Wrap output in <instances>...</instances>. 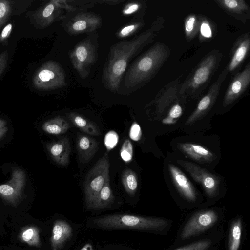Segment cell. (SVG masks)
<instances>
[{"instance_id": "1", "label": "cell", "mask_w": 250, "mask_h": 250, "mask_svg": "<svg viewBox=\"0 0 250 250\" xmlns=\"http://www.w3.org/2000/svg\"><path fill=\"white\" fill-rule=\"evenodd\" d=\"M164 19L158 16L145 31L130 40L122 41L111 47L102 78L106 89L113 93L118 92L129 62L143 48L153 42L164 28Z\"/></svg>"}, {"instance_id": "2", "label": "cell", "mask_w": 250, "mask_h": 250, "mask_svg": "<svg viewBox=\"0 0 250 250\" xmlns=\"http://www.w3.org/2000/svg\"><path fill=\"white\" fill-rule=\"evenodd\" d=\"M171 54L169 47L157 42L130 65L118 93L128 95L147 84L158 73Z\"/></svg>"}, {"instance_id": "3", "label": "cell", "mask_w": 250, "mask_h": 250, "mask_svg": "<svg viewBox=\"0 0 250 250\" xmlns=\"http://www.w3.org/2000/svg\"><path fill=\"white\" fill-rule=\"evenodd\" d=\"M223 55L219 49L208 53L181 83L179 95L182 101L197 99L205 90L213 76L218 70Z\"/></svg>"}, {"instance_id": "4", "label": "cell", "mask_w": 250, "mask_h": 250, "mask_svg": "<svg viewBox=\"0 0 250 250\" xmlns=\"http://www.w3.org/2000/svg\"><path fill=\"white\" fill-rule=\"evenodd\" d=\"M92 223L96 227L103 229L151 230L165 227L167 222L161 218L116 214L93 218Z\"/></svg>"}, {"instance_id": "5", "label": "cell", "mask_w": 250, "mask_h": 250, "mask_svg": "<svg viewBox=\"0 0 250 250\" xmlns=\"http://www.w3.org/2000/svg\"><path fill=\"white\" fill-rule=\"evenodd\" d=\"M108 154L105 153L86 174L83 184L85 200L88 208L109 177Z\"/></svg>"}, {"instance_id": "6", "label": "cell", "mask_w": 250, "mask_h": 250, "mask_svg": "<svg viewBox=\"0 0 250 250\" xmlns=\"http://www.w3.org/2000/svg\"><path fill=\"white\" fill-rule=\"evenodd\" d=\"M32 83L35 88L41 90H53L66 85V74L57 62L49 60L35 72Z\"/></svg>"}, {"instance_id": "7", "label": "cell", "mask_w": 250, "mask_h": 250, "mask_svg": "<svg viewBox=\"0 0 250 250\" xmlns=\"http://www.w3.org/2000/svg\"><path fill=\"white\" fill-rule=\"evenodd\" d=\"M97 46L90 39H85L77 43L70 52L73 67L82 79L90 74L97 58Z\"/></svg>"}, {"instance_id": "8", "label": "cell", "mask_w": 250, "mask_h": 250, "mask_svg": "<svg viewBox=\"0 0 250 250\" xmlns=\"http://www.w3.org/2000/svg\"><path fill=\"white\" fill-rule=\"evenodd\" d=\"M77 8L67 0H51L35 11L32 18L38 28H46L55 22L64 19L66 13L75 11Z\"/></svg>"}, {"instance_id": "9", "label": "cell", "mask_w": 250, "mask_h": 250, "mask_svg": "<svg viewBox=\"0 0 250 250\" xmlns=\"http://www.w3.org/2000/svg\"><path fill=\"white\" fill-rule=\"evenodd\" d=\"M177 162L201 185L208 196L212 197L216 195L220 184L217 176L194 163L182 160H177Z\"/></svg>"}, {"instance_id": "10", "label": "cell", "mask_w": 250, "mask_h": 250, "mask_svg": "<svg viewBox=\"0 0 250 250\" xmlns=\"http://www.w3.org/2000/svg\"><path fill=\"white\" fill-rule=\"evenodd\" d=\"M228 73L226 68L221 72L216 80L209 87L208 92L200 99L195 110L186 122V125L193 124L209 111L219 94L222 84Z\"/></svg>"}, {"instance_id": "11", "label": "cell", "mask_w": 250, "mask_h": 250, "mask_svg": "<svg viewBox=\"0 0 250 250\" xmlns=\"http://www.w3.org/2000/svg\"><path fill=\"white\" fill-rule=\"evenodd\" d=\"M102 25L100 15L87 11H80L70 18L64 26L71 35L93 32Z\"/></svg>"}, {"instance_id": "12", "label": "cell", "mask_w": 250, "mask_h": 250, "mask_svg": "<svg viewBox=\"0 0 250 250\" xmlns=\"http://www.w3.org/2000/svg\"><path fill=\"white\" fill-rule=\"evenodd\" d=\"M181 83L180 77L169 82L159 90L155 98L147 104V106L154 105L156 113L161 115L172 104L182 101L179 95Z\"/></svg>"}, {"instance_id": "13", "label": "cell", "mask_w": 250, "mask_h": 250, "mask_svg": "<svg viewBox=\"0 0 250 250\" xmlns=\"http://www.w3.org/2000/svg\"><path fill=\"white\" fill-rule=\"evenodd\" d=\"M218 216L213 210L203 211L194 215L186 224L181 238L186 239L203 232L212 226L217 221Z\"/></svg>"}, {"instance_id": "14", "label": "cell", "mask_w": 250, "mask_h": 250, "mask_svg": "<svg viewBox=\"0 0 250 250\" xmlns=\"http://www.w3.org/2000/svg\"><path fill=\"white\" fill-rule=\"evenodd\" d=\"M250 83V63L237 73L230 81L225 92L223 105L227 106L234 102L245 92Z\"/></svg>"}, {"instance_id": "15", "label": "cell", "mask_w": 250, "mask_h": 250, "mask_svg": "<svg viewBox=\"0 0 250 250\" xmlns=\"http://www.w3.org/2000/svg\"><path fill=\"white\" fill-rule=\"evenodd\" d=\"M249 32L241 35L235 41L230 51V60L225 67L228 73H234L241 66L250 51Z\"/></svg>"}, {"instance_id": "16", "label": "cell", "mask_w": 250, "mask_h": 250, "mask_svg": "<svg viewBox=\"0 0 250 250\" xmlns=\"http://www.w3.org/2000/svg\"><path fill=\"white\" fill-rule=\"evenodd\" d=\"M168 168L173 182L180 194L188 200L195 201L196 199V190L188 177L173 164H169Z\"/></svg>"}, {"instance_id": "17", "label": "cell", "mask_w": 250, "mask_h": 250, "mask_svg": "<svg viewBox=\"0 0 250 250\" xmlns=\"http://www.w3.org/2000/svg\"><path fill=\"white\" fill-rule=\"evenodd\" d=\"M214 2L227 14L244 23L250 19V7L244 0H215Z\"/></svg>"}, {"instance_id": "18", "label": "cell", "mask_w": 250, "mask_h": 250, "mask_svg": "<svg viewBox=\"0 0 250 250\" xmlns=\"http://www.w3.org/2000/svg\"><path fill=\"white\" fill-rule=\"evenodd\" d=\"M70 224L63 220H57L53 224L50 239L51 250H60L72 235Z\"/></svg>"}, {"instance_id": "19", "label": "cell", "mask_w": 250, "mask_h": 250, "mask_svg": "<svg viewBox=\"0 0 250 250\" xmlns=\"http://www.w3.org/2000/svg\"><path fill=\"white\" fill-rule=\"evenodd\" d=\"M177 147L191 159L201 163H210L215 158L213 153L200 145L180 143L178 145Z\"/></svg>"}, {"instance_id": "20", "label": "cell", "mask_w": 250, "mask_h": 250, "mask_svg": "<svg viewBox=\"0 0 250 250\" xmlns=\"http://www.w3.org/2000/svg\"><path fill=\"white\" fill-rule=\"evenodd\" d=\"M98 142L93 138L82 134L77 137V148L81 162L88 163L98 150Z\"/></svg>"}, {"instance_id": "21", "label": "cell", "mask_w": 250, "mask_h": 250, "mask_svg": "<svg viewBox=\"0 0 250 250\" xmlns=\"http://www.w3.org/2000/svg\"><path fill=\"white\" fill-rule=\"evenodd\" d=\"M50 153L53 160L59 165L65 166L69 162L71 152L70 143L67 137H63L49 146Z\"/></svg>"}, {"instance_id": "22", "label": "cell", "mask_w": 250, "mask_h": 250, "mask_svg": "<svg viewBox=\"0 0 250 250\" xmlns=\"http://www.w3.org/2000/svg\"><path fill=\"white\" fill-rule=\"evenodd\" d=\"M66 115L75 126L84 133L93 136L101 134L97 124L83 115L73 112L67 113Z\"/></svg>"}, {"instance_id": "23", "label": "cell", "mask_w": 250, "mask_h": 250, "mask_svg": "<svg viewBox=\"0 0 250 250\" xmlns=\"http://www.w3.org/2000/svg\"><path fill=\"white\" fill-rule=\"evenodd\" d=\"M114 196L110 185L109 177L104 183L90 208L101 209L107 208L113 202Z\"/></svg>"}, {"instance_id": "24", "label": "cell", "mask_w": 250, "mask_h": 250, "mask_svg": "<svg viewBox=\"0 0 250 250\" xmlns=\"http://www.w3.org/2000/svg\"><path fill=\"white\" fill-rule=\"evenodd\" d=\"M18 239L21 242L30 246L39 247L41 245L40 229L33 225L22 227L18 234Z\"/></svg>"}, {"instance_id": "25", "label": "cell", "mask_w": 250, "mask_h": 250, "mask_svg": "<svg viewBox=\"0 0 250 250\" xmlns=\"http://www.w3.org/2000/svg\"><path fill=\"white\" fill-rule=\"evenodd\" d=\"M144 14L134 16L132 20L121 28L116 33L118 38H125L135 34L145 25Z\"/></svg>"}, {"instance_id": "26", "label": "cell", "mask_w": 250, "mask_h": 250, "mask_svg": "<svg viewBox=\"0 0 250 250\" xmlns=\"http://www.w3.org/2000/svg\"><path fill=\"white\" fill-rule=\"evenodd\" d=\"M203 17L196 14H190L186 18L184 22V32L188 42L192 40L199 33Z\"/></svg>"}, {"instance_id": "27", "label": "cell", "mask_w": 250, "mask_h": 250, "mask_svg": "<svg viewBox=\"0 0 250 250\" xmlns=\"http://www.w3.org/2000/svg\"><path fill=\"white\" fill-rule=\"evenodd\" d=\"M70 125L63 118L57 116L46 122L44 130L48 133L60 135L65 133L69 128Z\"/></svg>"}, {"instance_id": "28", "label": "cell", "mask_w": 250, "mask_h": 250, "mask_svg": "<svg viewBox=\"0 0 250 250\" xmlns=\"http://www.w3.org/2000/svg\"><path fill=\"white\" fill-rule=\"evenodd\" d=\"M121 179L126 192L130 196H133L138 188L136 174L130 169H125L122 173Z\"/></svg>"}, {"instance_id": "29", "label": "cell", "mask_w": 250, "mask_h": 250, "mask_svg": "<svg viewBox=\"0 0 250 250\" xmlns=\"http://www.w3.org/2000/svg\"><path fill=\"white\" fill-rule=\"evenodd\" d=\"M242 223L237 219L232 224L230 229L229 248V250H238L241 242Z\"/></svg>"}, {"instance_id": "30", "label": "cell", "mask_w": 250, "mask_h": 250, "mask_svg": "<svg viewBox=\"0 0 250 250\" xmlns=\"http://www.w3.org/2000/svg\"><path fill=\"white\" fill-rule=\"evenodd\" d=\"M146 2L145 0H135L127 3L122 11V14L125 16H135L144 14L146 8Z\"/></svg>"}, {"instance_id": "31", "label": "cell", "mask_w": 250, "mask_h": 250, "mask_svg": "<svg viewBox=\"0 0 250 250\" xmlns=\"http://www.w3.org/2000/svg\"><path fill=\"white\" fill-rule=\"evenodd\" d=\"M212 23L206 17H203L199 33H200V40L202 42L205 41L207 39H210L213 36Z\"/></svg>"}, {"instance_id": "32", "label": "cell", "mask_w": 250, "mask_h": 250, "mask_svg": "<svg viewBox=\"0 0 250 250\" xmlns=\"http://www.w3.org/2000/svg\"><path fill=\"white\" fill-rule=\"evenodd\" d=\"M13 8V2L10 0H0V29L6 22Z\"/></svg>"}, {"instance_id": "33", "label": "cell", "mask_w": 250, "mask_h": 250, "mask_svg": "<svg viewBox=\"0 0 250 250\" xmlns=\"http://www.w3.org/2000/svg\"><path fill=\"white\" fill-rule=\"evenodd\" d=\"M120 156L126 163L132 160L133 154V146L129 139H125L120 149Z\"/></svg>"}, {"instance_id": "34", "label": "cell", "mask_w": 250, "mask_h": 250, "mask_svg": "<svg viewBox=\"0 0 250 250\" xmlns=\"http://www.w3.org/2000/svg\"><path fill=\"white\" fill-rule=\"evenodd\" d=\"M211 241L208 239L194 242L175 250H207L210 246Z\"/></svg>"}, {"instance_id": "35", "label": "cell", "mask_w": 250, "mask_h": 250, "mask_svg": "<svg viewBox=\"0 0 250 250\" xmlns=\"http://www.w3.org/2000/svg\"><path fill=\"white\" fill-rule=\"evenodd\" d=\"M179 101L174 103L170 108L168 116L163 120L164 123H171L175 119L178 118L182 113V108L179 104Z\"/></svg>"}, {"instance_id": "36", "label": "cell", "mask_w": 250, "mask_h": 250, "mask_svg": "<svg viewBox=\"0 0 250 250\" xmlns=\"http://www.w3.org/2000/svg\"><path fill=\"white\" fill-rule=\"evenodd\" d=\"M119 136L114 131H109L105 136L104 143L108 150L113 149L117 144Z\"/></svg>"}, {"instance_id": "37", "label": "cell", "mask_w": 250, "mask_h": 250, "mask_svg": "<svg viewBox=\"0 0 250 250\" xmlns=\"http://www.w3.org/2000/svg\"><path fill=\"white\" fill-rule=\"evenodd\" d=\"M13 25L11 23L7 24L2 29L0 34V43L3 45L7 44L8 39L12 33Z\"/></svg>"}, {"instance_id": "38", "label": "cell", "mask_w": 250, "mask_h": 250, "mask_svg": "<svg viewBox=\"0 0 250 250\" xmlns=\"http://www.w3.org/2000/svg\"><path fill=\"white\" fill-rule=\"evenodd\" d=\"M142 136V132L139 125L136 123L134 122L130 129L129 137L134 141H139Z\"/></svg>"}, {"instance_id": "39", "label": "cell", "mask_w": 250, "mask_h": 250, "mask_svg": "<svg viewBox=\"0 0 250 250\" xmlns=\"http://www.w3.org/2000/svg\"><path fill=\"white\" fill-rule=\"evenodd\" d=\"M8 61V52L6 50L0 54V76L7 67Z\"/></svg>"}, {"instance_id": "40", "label": "cell", "mask_w": 250, "mask_h": 250, "mask_svg": "<svg viewBox=\"0 0 250 250\" xmlns=\"http://www.w3.org/2000/svg\"><path fill=\"white\" fill-rule=\"evenodd\" d=\"M80 250H94L93 246L90 243H87Z\"/></svg>"}]
</instances>
